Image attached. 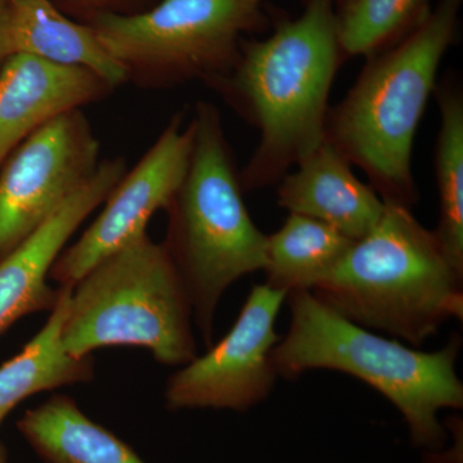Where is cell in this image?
<instances>
[{
	"label": "cell",
	"mask_w": 463,
	"mask_h": 463,
	"mask_svg": "<svg viewBox=\"0 0 463 463\" xmlns=\"http://www.w3.org/2000/svg\"><path fill=\"white\" fill-rule=\"evenodd\" d=\"M341 54L334 0H307L300 16L281 18L265 39H245L227 75L207 85L258 130L240 172L243 191L277 184L321 145Z\"/></svg>",
	"instance_id": "1"
},
{
	"label": "cell",
	"mask_w": 463,
	"mask_h": 463,
	"mask_svg": "<svg viewBox=\"0 0 463 463\" xmlns=\"http://www.w3.org/2000/svg\"><path fill=\"white\" fill-rule=\"evenodd\" d=\"M463 0H438L425 21L367 62L326 118L325 138L367 175L389 205L413 209L414 139L434 97L439 67L458 33Z\"/></svg>",
	"instance_id": "2"
},
{
	"label": "cell",
	"mask_w": 463,
	"mask_h": 463,
	"mask_svg": "<svg viewBox=\"0 0 463 463\" xmlns=\"http://www.w3.org/2000/svg\"><path fill=\"white\" fill-rule=\"evenodd\" d=\"M286 303L288 331L272 353L279 377L295 380L319 370L349 374L397 408L414 447L426 452L446 447L448 429L439 413L463 408L459 335L441 349L423 352L347 321L310 291L291 292Z\"/></svg>",
	"instance_id": "3"
},
{
	"label": "cell",
	"mask_w": 463,
	"mask_h": 463,
	"mask_svg": "<svg viewBox=\"0 0 463 463\" xmlns=\"http://www.w3.org/2000/svg\"><path fill=\"white\" fill-rule=\"evenodd\" d=\"M310 292L347 321L413 347L463 319V274L434 230L412 210L389 203Z\"/></svg>",
	"instance_id": "4"
},
{
	"label": "cell",
	"mask_w": 463,
	"mask_h": 463,
	"mask_svg": "<svg viewBox=\"0 0 463 463\" xmlns=\"http://www.w3.org/2000/svg\"><path fill=\"white\" fill-rule=\"evenodd\" d=\"M191 120L194 137L190 166L165 210L163 245L188 289L194 326L209 347L216 310L227 289L248 274L263 272L267 234L246 207L221 112L213 103L200 100Z\"/></svg>",
	"instance_id": "5"
},
{
	"label": "cell",
	"mask_w": 463,
	"mask_h": 463,
	"mask_svg": "<svg viewBox=\"0 0 463 463\" xmlns=\"http://www.w3.org/2000/svg\"><path fill=\"white\" fill-rule=\"evenodd\" d=\"M194 326L181 274L163 242L145 232L72 286L62 340L76 358L103 347L137 346L158 364L182 367L199 355Z\"/></svg>",
	"instance_id": "6"
},
{
	"label": "cell",
	"mask_w": 463,
	"mask_h": 463,
	"mask_svg": "<svg viewBox=\"0 0 463 463\" xmlns=\"http://www.w3.org/2000/svg\"><path fill=\"white\" fill-rule=\"evenodd\" d=\"M264 0H157L132 14H99L90 25L127 83L167 90L227 75L246 36L263 32Z\"/></svg>",
	"instance_id": "7"
},
{
	"label": "cell",
	"mask_w": 463,
	"mask_h": 463,
	"mask_svg": "<svg viewBox=\"0 0 463 463\" xmlns=\"http://www.w3.org/2000/svg\"><path fill=\"white\" fill-rule=\"evenodd\" d=\"M288 294L259 283L251 288L227 335L167 379L166 410L248 412L272 394L276 325Z\"/></svg>",
	"instance_id": "8"
},
{
	"label": "cell",
	"mask_w": 463,
	"mask_h": 463,
	"mask_svg": "<svg viewBox=\"0 0 463 463\" xmlns=\"http://www.w3.org/2000/svg\"><path fill=\"white\" fill-rule=\"evenodd\" d=\"M99 152L83 109L58 116L17 146L0 173V260L93 175Z\"/></svg>",
	"instance_id": "9"
},
{
	"label": "cell",
	"mask_w": 463,
	"mask_h": 463,
	"mask_svg": "<svg viewBox=\"0 0 463 463\" xmlns=\"http://www.w3.org/2000/svg\"><path fill=\"white\" fill-rule=\"evenodd\" d=\"M194 137L192 120L185 123V112H176L138 164L115 185L96 221L63 250L50 279L60 288H72L94 264L147 232L152 216L165 212L184 181Z\"/></svg>",
	"instance_id": "10"
},
{
	"label": "cell",
	"mask_w": 463,
	"mask_h": 463,
	"mask_svg": "<svg viewBox=\"0 0 463 463\" xmlns=\"http://www.w3.org/2000/svg\"><path fill=\"white\" fill-rule=\"evenodd\" d=\"M127 170L123 158L100 161L78 191L0 260V334L24 317L54 309L60 288L48 285L52 268L72 234L103 205Z\"/></svg>",
	"instance_id": "11"
},
{
	"label": "cell",
	"mask_w": 463,
	"mask_h": 463,
	"mask_svg": "<svg viewBox=\"0 0 463 463\" xmlns=\"http://www.w3.org/2000/svg\"><path fill=\"white\" fill-rule=\"evenodd\" d=\"M114 90L90 70L9 54L0 67V164L39 128Z\"/></svg>",
	"instance_id": "12"
},
{
	"label": "cell",
	"mask_w": 463,
	"mask_h": 463,
	"mask_svg": "<svg viewBox=\"0 0 463 463\" xmlns=\"http://www.w3.org/2000/svg\"><path fill=\"white\" fill-rule=\"evenodd\" d=\"M277 184V203L288 214L316 219L353 241L370 233L385 210L379 194L356 178L326 138Z\"/></svg>",
	"instance_id": "13"
},
{
	"label": "cell",
	"mask_w": 463,
	"mask_h": 463,
	"mask_svg": "<svg viewBox=\"0 0 463 463\" xmlns=\"http://www.w3.org/2000/svg\"><path fill=\"white\" fill-rule=\"evenodd\" d=\"M11 53H26L57 65L90 70L112 88L127 75L87 24L74 20L52 0H7Z\"/></svg>",
	"instance_id": "14"
},
{
	"label": "cell",
	"mask_w": 463,
	"mask_h": 463,
	"mask_svg": "<svg viewBox=\"0 0 463 463\" xmlns=\"http://www.w3.org/2000/svg\"><path fill=\"white\" fill-rule=\"evenodd\" d=\"M17 429L43 463H146L66 394L52 395L27 410Z\"/></svg>",
	"instance_id": "15"
},
{
	"label": "cell",
	"mask_w": 463,
	"mask_h": 463,
	"mask_svg": "<svg viewBox=\"0 0 463 463\" xmlns=\"http://www.w3.org/2000/svg\"><path fill=\"white\" fill-rule=\"evenodd\" d=\"M72 288H60L50 318L18 354L0 365V426L26 399L94 379L93 356L76 358L62 340Z\"/></svg>",
	"instance_id": "16"
},
{
	"label": "cell",
	"mask_w": 463,
	"mask_h": 463,
	"mask_svg": "<svg viewBox=\"0 0 463 463\" xmlns=\"http://www.w3.org/2000/svg\"><path fill=\"white\" fill-rule=\"evenodd\" d=\"M354 241L330 225L289 213L265 243V282L291 294L312 291L336 267Z\"/></svg>",
	"instance_id": "17"
},
{
	"label": "cell",
	"mask_w": 463,
	"mask_h": 463,
	"mask_svg": "<svg viewBox=\"0 0 463 463\" xmlns=\"http://www.w3.org/2000/svg\"><path fill=\"white\" fill-rule=\"evenodd\" d=\"M440 111L434 167L439 221L434 232L453 267L463 274V90L455 76L438 81Z\"/></svg>",
	"instance_id": "18"
},
{
	"label": "cell",
	"mask_w": 463,
	"mask_h": 463,
	"mask_svg": "<svg viewBox=\"0 0 463 463\" xmlns=\"http://www.w3.org/2000/svg\"><path fill=\"white\" fill-rule=\"evenodd\" d=\"M431 0H334L344 61L371 57L397 44L431 11Z\"/></svg>",
	"instance_id": "19"
},
{
	"label": "cell",
	"mask_w": 463,
	"mask_h": 463,
	"mask_svg": "<svg viewBox=\"0 0 463 463\" xmlns=\"http://www.w3.org/2000/svg\"><path fill=\"white\" fill-rule=\"evenodd\" d=\"M63 14L74 20H90L99 14H132L145 11L157 0H52Z\"/></svg>",
	"instance_id": "20"
},
{
	"label": "cell",
	"mask_w": 463,
	"mask_h": 463,
	"mask_svg": "<svg viewBox=\"0 0 463 463\" xmlns=\"http://www.w3.org/2000/svg\"><path fill=\"white\" fill-rule=\"evenodd\" d=\"M448 431L453 435V444L448 449L425 452L423 463H463L462 420L453 417L447 425Z\"/></svg>",
	"instance_id": "21"
},
{
	"label": "cell",
	"mask_w": 463,
	"mask_h": 463,
	"mask_svg": "<svg viewBox=\"0 0 463 463\" xmlns=\"http://www.w3.org/2000/svg\"><path fill=\"white\" fill-rule=\"evenodd\" d=\"M11 54L8 35V2L0 0V61Z\"/></svg>",
	"instance_id": "22"
},
{
	"label": "cell",
	"mask_w": 463,
	"mask_h": 463,
	"mask_svg": "<svg viewBox=\"0 0 463 463\" xmlns=\"http://www.w3.org/2000/svg\"><path fill=\"white\" fill-rule=\"evenodd\" d=\"M8 453L5 444L0 443V463H7Z\"/></svg>",
	"instance_id": "23"
}]
</instances>
